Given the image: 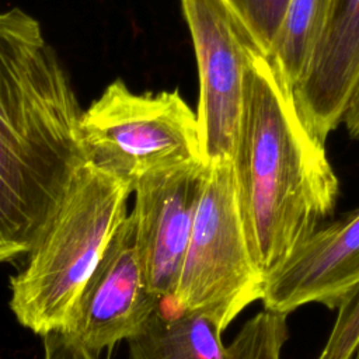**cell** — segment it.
I'll list each match as a JSON object with an SVG mask.
<instances>
[{
    "instance_id": "obj_1",
    "label": "cell",
    "mask_w": 359,
    "mask_h": 359,
    "mask_svg": "<svg viewBox=\"0 0 359 359\" xmlns=\"http://www.w3.org/2000/svg\"><path fill=\"white\" fill-rule=\"evenodd\" d=\"M83 109L41 24L0 11V264L27 257L86 161Z\"/></svg>"
},
{
    "instance_id": "obj_2",
    "label": "cell",
    "mask_w": 359,
    "mask_h": 359,
    "mask_svg": "<svg viewBox=\"0 0 359 359\" xmlns=\"http://www.w3.org/2000/svg\"><path fill=\"white\" fill-rule=\"evenodd\" d=\"M324 144L304 125L269 56L255 49L244 74L233 168L247 241L264 278L334 212L339 184Z\"/></svg>"
},
{
    "instance_id": "obj_3",
    "label": "cell",
    "mask_w": 359,
    "mask_h": 359,
    "mask_svg": "<svg viewBox=\"0 0 359 359\" xmlns=\"http://www.w3.org/2000/svg\"><path fill=\"white\" fill-rule=\"evenodd\" d=\"M132 188L84 161L73 172L56 209L10 278V310L36 335L60 332L88 276L128 216Z\"/></svg>"
},
{
    "instance_id": "obj_4",
    "label": "cell",
    "mask_w": 359,
    "mask_h": 359,
    "mask_svg": "<svg viewBox=\"0 0 359 359\" xmlns=\"http://www.w3.org/2000/svg\"><path fill=\"white\" fill-rule=\"evenodd\" d=\"M86 161L133 187L143 178L203 163L196 114L177 90L136 94L112 81L81 112Z\"/></svg>"
},
{
    "instance_id": "obj_5",
    "label": "cell",
    "mask_w": 359,
    "mask_h": 359,
    "mask_svg": "<svg viewBox=\"0 0 359 359\" xmlns=\"http://www.w3.org/2000/svg\"><path fill=\"white\" fill-rule=\"evenodd\" d=\"M264 285L247 241L233 163L208 165L170 300L175 311L206 317L223 332L247 306L262 299Z\"/></svg>"
},
{
    "instance_id": "obj_6",
    "label": "cell",
    "mask_w": 359,
    "mask_h": 359,
    "mask_svg": "<svg viewBox=\"0 0 359 359\" xmlns=\"http://www.w3.org/2000/svg\"><path fill=\"white\" fill-rule=\"evenodd\" d=\"M199 73L196 111L202 160L233 163L244 97V74L258 42L224 0H180Z\"/></svg>"
},
{
    "instance_id": "obj_7",
    "label": "cell",
    "mask_w": 359,
    "mask_h": 359,
    "mask_svg": "<svg viewBox=\"0 0 359 359\" xmlns=\"http://www.w3.org/2000/svg\"><path fill=\"white\" fill-rule=\"evenodd\" d=\"M160 306L147 285L129 213L111 237L60 332L98 355L139 334Z\"/></svg>"
},
{
    "instance_id": "obj_8",
    "label": "cell",
    "mask_w": 359,
    "mask_h": 359,
    "mask_svg": "<svg viewBox=\"0 0 359 359\" xmlns=\"http://www.w3.org/2000/svg\"><path fill=\"white\" fill-rule=\"evenodd\" d=\"M208 165L195 163L140 180L130 212L150 290L170 300L189 244Z\"/></svg>"
},
{
    "instance_id": "obj_9",
    "label": "cell",
    "mask_w": 359,
    "mask_h": 359,
    "mask_svg": "<svg viewBox=\"0 0 359 359\" xmlns=\"http://www.w3.org/2000/svg\"><path fill=\"white\" fill-rule=\"evenodd\" d=\"M359 287V209L318 229L265 278V310L289 314L320 303L339 309Z\"/></svg>"
},
{
    "instance_id": "obj_10",
    "label": "cell",
    "mask_w": 359,
    "mask_h": 359,
    "mask_svg": "<svg viewBox=\"0 0 359 359\" xmlns=\"http://www.w3.org/2000/svg\"><path fill=\"white\" fill-rule=\"evenodd\" d=\"M359 81V0H331L309 67L292 88L309 130L323 143L342 122Z\"/></svg>"
},
{
    "instance_id": "obj_11",
    "label": "cell",
    "mask_w": 359,
    "mask_h": 359,
    "mask_svg": "<svg viewBox=\"0 0 359 359\" xmlns=\"http://www.w3.org/2000/svg\"><path fill=\"white\" fill-rule=\"evenodd\" d=\"M129 359H226L222 331L194 313L157 310L144 328L128 339Z\"/></svg>"
},
{
    "instance_id": "obj_12",
    "label": "cell",
    "mask_w": 359,
    "mask_h": 359,
    "mask_svg": "<svg viewBox=\"0 0 359 359\" xmlns=\"http://www.w3.org/2000/svg\"><path fill=\"white\" fill-rule=\"evenodd\" d=\"M331 0H289L268 53L290 90L303 79L323 35Z\"/></svg>"
},
{
    "instance_id": "obj_13",
    "label": "cell",
    "mask_w": 359,
    "mask_h": 359,
    "mask_svg": "<svg viewBox=\"0 0 359 359\" xmlns=\"http://www.w3.org/2000/svg\"><path fill=\"white\" fill-rule=\"evenodd\" d=\"M286 317L265 309L251 317L226 346V359H282L289 338Z\"/></svg>"
},
{
    "instance_id": "obj_14",
    "label": "cell",
    "mask_w": 359,
    "mask_h": 359,
    "mask_svg": "<svg viewBox=\"0 0 359 359\" xmlns=\"http://www.w3.org/2000/svg\"><path fill=\"white\" fill-rule=\"evenodd\" d=\"M268 55L289 0H224Z\"/></svg>"
},
{
    "instance_id": "obj_15",
    "label": "cell",
    "mask_w": 359,
    "mask_h": 359,
    "mask_svg": "<svg viewBox=\"0 0 359 359\" xmlns=\"http://www.w3.org/2000/svg\"><path fill=\"white\" fill-rule=\"evenodd\" d=\"M359 344V287L338 309L335 324L317 359H351Z\"/></svg>"
},
{
    "instance_id": "obj_16",
    "label": "cell",
    "mask_w": 359,
    "mask_h": 359,
    "mask_svg": "<svg viewBox=\"0 0 359 359\" xmlns=\"http://www.w3.org/2000/svg\"><path fill=\"white\" fill-rule=\"evenodd\" d=\"M42 338V359H98L97 353L62 332H50Z\"/></svg>"
},
{
    "instance_id": "obj_17",
    "label": "cell",
    "mask_w": 359,
    "mask_h": 359,
    "mask_svg": "<svg viewBox=\"0 0 359 359\" xmlns=\"http://www.w3.org/2000/svg\"><path fill=\"white\" fill-rule=\"evenodd\" d=\"M342 122L345 123V126L352 137L359 136V81H358V86L353 91L351 100H349V104L346 107Z\"/></svg>"
},
{
    "instance_id": "obj_18",
    "label": "cell",
    "mask_w": 359,
    "mask_h": 359,
    "mask_svg": "<svg viewBox=\"0 0 359 359\" xmlns=\"http://www.w3.org/2000/svg\"><path fill=\"white\" fill-rule=\"evenodd\" d=\"M351 359H359V344H358V346H356V349H355V352H353Z\"/></svg>"
}]
</instances>
